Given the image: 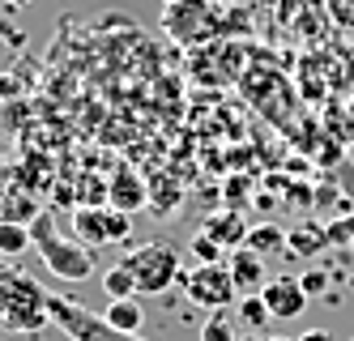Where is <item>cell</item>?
<instances>
[{
    "label": "cell",
    "mask_w": 354,
    "mask_h": 341,
    "mask_svg": "<svg viewBox=\"0 0 354 341\" xmlns=\"http://www.w3.org/2000/svg\"><path fill=\"white\" fill-rule=\"evenodd\" d=\"M129 273L137 277V295H167L171 286H180L184 265H180V252H175L167 239H149L137 243L129 256H124Z\"/></svg>",
    "instance_id": "3957f363"
},
{
    "label": "cell",
    "mask_w": 354,
    "mask_h": 341,
    "mask_svg": "<svg viewBox=\"0 0 354 341\" xmlns=\"http://www.w3.org/2000/svg\"><path fill=\"white\" fill-rule=\"evenodd\" d=\"M98 282H103L107 303H115V299H137V277L129 273V265H124V260H120V265H107Z\"/></svg>",
    "instance_id": "9a60e30c"
},
{
    "label": "cell",
    "mask_w": 354,
    "mask_h": 341,
    "mask_svg": "<svg viewBox=\"0 0 354 341\" xmlns=\"http://www.w3.org/2000/svg\"><path fill=\"white\" fill-rule=\"evenodd\" d=\"M149 201V188L133 175V171H120L115 183H111V209H124V214H133L137 205Z\"/></svg>",
    "instance_id": "4fadbf2b"
},
{
    "label": "cell",
    "mask_w": 354,
    "mask_h": 341,
    "mask_svg": "<svg viewBox=\"0 0 354 341\" xmlns=\"http://www.w3.org/2000/svg\"><path fill=\"white\" fill-rule=\"evenodd\" d=\"M26 248H35L30 243V226H21V222H0V256H21Z\"/></svg>",
    "instance_id": "e0dca14e"
},
{
    "label": "cell",
    "mask_w": 354,
    "mask_h": 341,
    "mask_svg": "<svg viewBox=\"0 0 354 341\" xmlns=\"http://www.w3.org/2000/svg\"><path fill=\"white\" fill-rule=\"evenodd\" d=\"M243 341H265V337H257V333H248V337H243Z\"/></svg>",
    "instance_id": "484cf974"
},
{
    "label": "cell",
    "mask_w": 354,
    "mask_h": 341,
    "mask_svg": "<svg viewBox=\"0 0 354 341\" xmlns=\"http://www.w3.org/2000/svg\"><path fill=\"white\" fill-rule=\"evenodd\" d=\"M0 320L17 333H43L47 324V291L21 277L17 269H0Z\"/></svg>",
    "instance_id": "7a4b0ae2"
},
{
    "label": "cell",
    "mask_w": 354,
    "mask_h": 341,
    "mask_svg": "<svg viewBox=\"0 0 354 341\" xmlns=\"http://www.w3.org/2000/svg\"><path fill=\"white\" fill-rule=\"evenodd\" d=\"M47 320L73 341H141V337H129V333H115L103 316H90L82 303L60 299V295H47Z\"/></svg>",
    "instance_id": "5b68a950"
},
{
    "label": "cell",
    "mask_w": 354,
    "mask_h": 341,
    "mask_svg": "<svg viewBox=\"0 0 354 341\" xmlns=\"http://www.w3.org/2000/svg\"><path fill=\"white\" fill-rule=\"evenodd\" d=\"M201 234H209L222 252H235L248 243V222L239 218V209H218V214H209L201 222Z\"/></svg>",
    "instance_id": "9c48e42d"
},
{
    "label": "cell",
    "mask_w": 354,
    "mask_h": 341,
    "mask_svg": "<svg viewBox=\"0 0 354 341\" xmlns=\"http://www.w3.org/2000/svg\"><path fill=\"white\" fill-rule=\"evenodd\" d=\"M9 5H17V9H26V5H35V0H9Z\"/></svg>",
    "instance_id": "cb8c5ba5"
},
{
    "label": "cell",
    "mask_w": 354,
    "mask_h": 341,
    "mask_svg": "<svg viewBox=\"0 0 354 341\" xmlns=\"http://www.w3.org/2000/svg\"><path fill=\"white\" fill-rule=\"evenodd\" d=\"M299 341H333V337H328V333H324V329H308V333H303V337H299Z\"/></svg>",
    "instance_id": "603a6c76"
},
{
    "label": "cell",
    "mask_w": 354,
    "mask_h": 341,
    "mask_svg": "<svg viewBox=\"0 0 354 341\" xmlns=\"http://www.w3.org/2000/svg\"><path fill=\"white\" fill-rule=\"evenodd\" d=\"M324 248H328V230H324V226H316V222H303V226L286 230V252H290V256L312 260V256H316V252H324Z\"/></svg>",
    "instance_id": "7c38bea8"
},
{
    "label": "cell",
    "mask_w": 354,
    "mask_h": 341,
    "mask_svg": "<svg viewBox=\"0 0 354 341\" xmlns=\"http://www.w3.org/2000/svg\"><path fill=\"white\" fill-rule=\"evenodd\" d=\"M324 230H328V243H354V218L350 222H333Z\"/></svg>",
    "instance_id": "7402d4cb"
},
{
    "label": "cell",
    "mask_w": 354,
    "mask_h": 341,
    "mask_svg": "<svg viewBox=\"0 0 354 341\" xmlns=\"http://www.w3.org/2000/svg\"><path fill=\"white\" fill-rule=\"evenodd\" d=\"M30 243L39 252V260L47 265L56 282H90L94 277V256L82 239H73V234H60L56 218L52 214H39L30 222Z\"/></svg>",
    "instance_id": "6da1fadb"
},
{
    "label": "cell",
    "mask_w": 354,
    "mask_h": 341,
    "mask_svg": "<svg viewBox=\"0 0 354 341\" xmlns=\"http://www.w3.org/2000/svg\"><path fill=\"white\" fill-rule=\"evenodd\" d=\"M350 341H354V337H350Z\"/></svg>",
    "instance_id": "83f0119b"
},
{
    "label": "cell",
    "mask_w": 354,
    "mask_h": 341,
    "mask_svg": "<svg viewBox=\"0 0 354 341\" xmlns=\"http://www.w3.org/2000/svg\"><path fill=\"white\" fill-rule=\"evenodd\" d=\"M265 341H299V337H265Z\"/></svg>",
    "instance_id": "d4e9b609"
},
{
    "label": "cell",
    "mask_w": 354,
    "mask_h": 341,
    "mask_svg": "<svg viewBox=\"0 0 354 341\" xmlns=\"http://www.w3.org/2000/svg\"><path fill=\"white\" fill-rule=\"evenodd\" d=\"M133 234V214L111 205H77L73 209V239H82L86 248H115L129 243Z\"/></svg>",
    "instance_id": "277c9868"
},
{
    "label": "cell",
    "mask_w": 354,
    "mask_h": 341,
    "mask_svg": "<svg viewBox=\"0 0 354 341\" xmlns=\"http://www.w3.org/2000/svg\"><path fill=\"white\" fill-rule=\"evenodd\" d=\"M188 248H192V256L201 260V265H218V260H222V248L209 239V234H201V230L192 234V243H188Z\"/></svg>",
    "instance_id": "ffe728a7"
},
{
    "label": "cell",
    "mask_w": 354,
    "mask_h": 341,
    "mask_svg": "<svg viewBox=\"0 0 354 341\" xmlns=\"http://www.w3.org/2000/svg\"><path fill=\"white\" fill-rule=\"evenodd\" d=\"M214 13H218L214 5H201V0H180V5L167 9V30H171L175 39H184V43H192L196 35L205 39Z\"/></svg>",
    "instance_id": "ba28073f"
},
{
    "label": "cell",
    "mask_w": 354,
    "mask_h": 341,
    "mask_svg": "<svg viewBox=\"0 0 354 341\" xmlns=\"http://www.w3.org/2000/svg\"><path fill=\"white\" fill-rule=\"evenodd\" d=\"M248 252L257 256H273V252H286V230L273 226V222H261V226H248Z\"/></svg>",
    "instance_id": "5bb4252c"
},
{
    "label": "cell",
    "mask_w": 354,
    "mask_h": 341,
    "mask_svg": "<svg viewBox=\"0 0 354 341\" xmlns=\"http://www.w3.org/2000/svg\"><path fill=\"white\" fill-rule=\"evenodd\" d=\"M175 209H180V188H175V183H154V188H149V214L154 218H171Z\"/></svg>",
    "instance_id": "ac0fdd59"
},
{
    "label": "cell",
    "mask_w": 354,
    "mask_h": 341,
    "mask_svg": "<svg viewBox=\"0 0 354 341\" xmlns=\"http://www.w3.org/2000/svg\"><path fill=\"white\" fill-rule=\"evenodd\" d=\"M299 282H303V291H308V299L328 291V273H324V269H312V273H303Z\"/></svg>",
    "instance_id": "44dd1931"
},
{
    "label": "cell",
    "mask_w": 354,
    "mask_h": 341,
    "mask_svg": "<svg viewBox=\"0 0 354 341\" xmlns=\"http://www.w3.org/2000/svg\"><path fill=\"white\" fill-rule=\"evenodd\" d=\"M201 341H235V324L226 311H209L205 329H201Z\"/></svg>",
    "instance_id": "d6986e66"
},
{
    "label": "cell",
    "mask_w": 354,
    "mask_h": 341,
    "mask_svg": "<svg viewBox=\"0 0 354 341\" xmlns=\"http://www.w3.org/2000/svg\"><path fill=\"white\" fill-rule=\"evenodd\" d=\"M103 320H107L115 333L137 337V333H141V324H145V307H141V299H115V303H107V307H103Z\"/></svg>",
    "instance_id": "8fae6325"
},
{
    "label": "cell",
    "mask_w": 354,
    "mask_h": 341,
    "mask_svg": "<svg viewBox=\"0 0 354 341\" xmlns=\"http://www.w3.org/2000/svg\"><path fill=\"white\" fill-rule=\"evenodd\" d=\"M261 299H265V307H269L273 320H299L303 311H308V303H312L308 291H303V282L290 277V273H273V277L265 282Z\"/></svg>",
    "instance_id": "52a82bcc"
},
{
    "label": "cell",
    "mask_w": 354,
    "mask_h": 341,
    "mask_svg": "<svg viewBox=\"0 0 354 341\" xmlns=\"http://www.w3.org/2000/svg\"><path fill=\"white\" fill-rule=\"evenodd\" d=\"M231 277H235V291H239V299L243 295H261L265 291V282H269V273H265V256H257V252H248V248H235L231 252Z\"/></svg>",
    "instance_id": "30bf717a"
},
{
    "label": "cell",
    "mask_w": 354,
    "mask_h": 341,
    "mask_svg": "<svg viewBox=\"0 0 354 341\" xmlns=\"http://www.w3.org/2000/svg\"><path fill=\"white\" fill-rule=\"evenodd\" d=\"M235 320H239L248 333H257V337H261V329H265L273 316H269V307H265L261 295H243V299L235 303Z\"/></svg>",
    "instance_id": "2e32d148"
},
{
    "label": "cell",
    "mask_w": 354,
    "mask_h": 341,
    "mask_svg": "<svg viewBox=\"0 0 354 341\" xmlns=\"http://www.w3.org/2000/svg\"><path fill=\"white\" fill-rule=\"evenodd\" d=\"M180 291H184L196 307H209V311H226L231 303H239L235 277H231V269H226V265H196V269H184Z\"/></svg>",
    "instance_id": "8992f818"
},
{
    "label": "cell",
    "mask_w": 354,
    "mask_h": 341,
    "mask_svg": "<svg viewBox=\"0 0 354 341\" xmlns=\"http://www.w3.org/2000/svg\"><path fill=\"white\" fill-rule=\"evenodd\" d=\"M167 5H180V0H167Z\"/></svg>",
    "instance_id": "4316f807"
}]
</instances>
